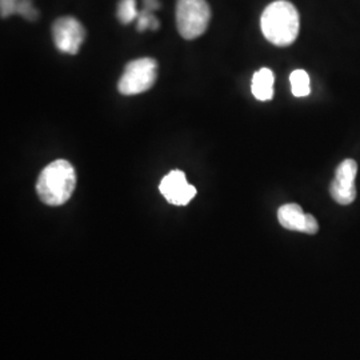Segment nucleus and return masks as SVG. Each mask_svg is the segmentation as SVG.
Returning a JSON list of instances; mask_svg holds the SVG:
<instances>
[{"label":"nucleus","mask_w":360,"mask_h":360,"mask_svg":"<svg viewBox=\"0 0 360 360\" xmlns=\"http://www.w3.org/2000/svg\"><path fill=\"white\" fill-rule=\"evenodd\" d=\"M136 20H138V31H146V30H158L159 28V22H158V19L155 18L154 15L151 11H147V10H144L143 8L142 11L139 13L138 15V18H136Z\"/></svg>","instance_id":"12"},{"label":"nucleus","mask_w":360,"mask_h":360,"mask_svg":"<svg viewBox=\"0 0 360 360\" xmlns=\"http://www.w3.org/2000/svg\"><path fill=\"white\" fill-rule=\"evenodd\" d=\"M290 83H291V90L294 96L296 98L309 96L311 92L309 77L304 70H295L290 77Z\"/></svg>","instance_id":"10"},{"label":"nucleus","mask_w":360,"mask_h":360,"mask_svg":"<svg viewBox=\"0 0 360 360\" xmlns=\"http://www.w3.org/2000/svg\"><path fill=\"white\" fill-rule=\"evenodd\" d=\"M318 231H319L318 220L314 218L311 214H307V218H306V227H304V233L315 235Z\"/></svg>","instance_id":"15"},{"label":"nucleus","mask_w":360,"mask_h":360,"mask_svg":"<svg viewBox=\"0 0 360 360\" xmlns=\"http://www.w3.org/2000/svg\"><path fill=\"white\" fill-rule=\"evenodd\" d=\"M159 190L168 203L174 206H187L196 195V188L187 181L186 174L179 169H174L166 175L160 181Z\"/></svg>","instance_id":"7"},{"label":"nucleus","mask_w":360,"mask_h":360,"mask_svg":"<svg viewBox=\"0 0 360 360\" xmlns=\"http://www.w3.org/2000/svg\"><path fill=\"white\" fill-rule=\"evenodd\" d=\"M143 1H144V10L151 11V13L159 10V7H160L159 0H143Z\"/></svg>","instance_id":"16"},{"label":"nucleus","mask_w":360,"mask_h":360,"mask_svg":"<svg viewBox=\"0 0 360 360\" xmlns=\"http://www.w3.org/2000/svg\"><path fill=\"white\" fill-rule=\"evenodd\" d=\"M275 75L270 68H260L252 77L251 91L260 102H267L274 98Z\"/></svg>","instance_id":"9"},{"label":"nucleus","mask_w":360,"mask_h":360,"mask_svg":"<svg viewBox=\"0 0 360 360\" xmlns=\"http://www.w3.org/2000/svg\"><path fill=\"white\" fill-rule=\"evenodd\" d=\"M260 28L264 38L274 46H291L300 28V18L295 6L285 0L271 3L262 13Z\"/></svg>","instance_id":"1"},{"label":"nucleus","mask_w":360,"mask_h":360,"mask_svg":"<svg viewBox=\"0 0 360 360\" xmlns=\"http://www.w3.org/2000/svg\"><path fill=\"white\" fill-rule=\"evenodd\" d=\"M52 39L59 51L75 55L86 39V30L75 18L63 16L52 25Z\"/></svg>","instance_id":"5"},{"label":"nucleus","mask_w":360,"mask_h":360,"mask_svg":"<svg viewBox=\"0 0 360 360\" xmlns=\"http://www.w3.org/2000/svg\"><path fill=\"white\" fill-rule=\"evenodd\" d=\"M210 20L211 8L206 0H178L176 26L183 38H199L206 32Z\"/></svg>","instance_id":"3"},{"label":"nucleus","mask_w":360,"mask_h":360,"mask_svg":"<svg viewBox=\"0 0 360 360\" xmlns=\"http://www.w3.org/2000/svg\"><path fill=\"white\" fill-rule=\"evenodd\" d=\"M139 11L136 8V0H120L117 6V19L123 25H129L136 20Z\"/></svg>","instance_id":"11"},{"label":"nucleus","mask_w":360,"mask_h":360,"mask_svg":"<svg viewBox=\"0 0 360 360\" xmlns=\"http://www.w3.org/2000/svg\"><path fill=\"white\" fill-rule=\"evenodd\" d=\"M77 187V171L65 159L46 166L37 181V193L47 206H62L70 200Z\"/></svg>","instance_id":"2"},{"label":"nucleus","mask_w":360,"mask_h":360,"mask_svg":"<svg viewBox=\"0 0 360 360\" xmlns=\"http://www.w3.org/2000/svg\"><path fill=\"white\" fill-rule=\"evenodd\" d=\"M307 214L303 212L302 207L295 203L284 205L278 211V220L281 226L290 231L304 232Z\"/></svg>","instance_id":"8"},{"label":"nucleus","mask_w":360,"mask_h":360,"mask_svg":"<svg viewBox=\"0 0 360 360\" xmlns=\"http://www.w3.org/2000/svg\"><path fill=\"white\" fill-rule=\"evenodd\" d=\"M23 16L27 20H35L38 18V11L34 7L32 0H19L16 6V13Z\"/></svg>","instance_id":"13"},{"label":"nucleus","mask_w":360,"mask_h":360,"mask_svg":"<svg viewBox=\"0 0 360 360\" xmlns=\"http://www.w3.org/2000/svg\"><path fill=\"white\" fill-rule=\"evenodd\" d=\"M356 174L358 163L354 159H346L336 168L335 179L330 184V193L338 205L348 206L355 200Z\"/></svg>","instance_id":"6"},{"label":"nucleus","mask_w":360,"mask_h":360,"mask_svg":"<svg viewBox=\"0 0 360 360\" xmlns=\"http://www.w3.org/2000/svg\"><path fill=\"white\" fill-rule=\"evenodd\" d=\"M158 63L151 58H141L129 62L117 83L122 95H138L150 90L156 82Z\"/></svg>","instance_id":"4"},{"label":"nucleus","mask_w":360,"mask_h":360,"mask_svg":"<svg viewBox=\"0 0 360 360\" xmlns=\"http://www.w3.org/2000/svg\"><path fill=\"white\" fill-rule=\"evenodd\" d=\"M19 0H0V15L3 19L16 13V6Z\"/></svg>","instance_id":"14"}]
</instances>
